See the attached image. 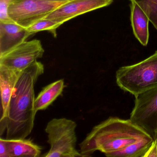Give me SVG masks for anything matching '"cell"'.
Here are the masks:
<instances>
[{
  "label": "cell",
  "mask_w": 157,
  "mask_h": 157,
  "mask_svg": "<svg viewBox=\"0 0 157 157\" xmlns=\"http://www.w3.org/2000/svg\"><path fill=\"white\" fill-rule=\"evenodd\" d=\"M44 67L36 60L22 71L18 78L5 117L0 119L1 136L6 139H25L31 134L36 112L34 88Z\"/></svg>",
  "instance_id": "cell-1"
},
{
  "label": "cell",
  "mask_w": 157,
  "mask_h": 157,
  "mask_svg": "<svg viewBox=\"0 0 157 157\" xmlns=\"http://www.w3.org/2000/svg\"><path fill=\"white\" fill-rule=\"evenodd\" d=\"M151 137L130 119L110 117L93 128L80 143L82 157L99 151L105 155L120 150L140 140Z\"/></svg>",
  "instance_id": "cell-2"
},
{
  "label": "cell",
  "mask_w": 157,
  "mask_h": 157,
  "mask_svg": "<svg viewBox=\"0 0 157 157\" xmlns=\"http://www.w3.org/2000/svg\"><path fill=\"white\" fill-rule=\"evenodd\" d=\"M116 81L121 90L134 96L157 88V50L140 62L119 68Z\"/></svg>",
  "instance_id": "cell-3"
},
{
  "label": "cell",
  "mask_w": 157,
  "mask_h": 157,
  "mask_svg": "<svg viewBox=\"0 0 157 157\" xmlns=\"http://www.w3.org/2000/svg\"><path fill=\"white\" fill-rule=\"evenodd\" d=\"M75 121L66 118H55L46 127L48 143L50 145L45 157H82L76 149L77 137Z\"/></svg>",
  "instance_id": "cell-4"
},
{
  "label": "cell",
  "mask_w": 157,
  "mask_h": 157,
  "mask_svg": "<svg viewBox=\"0 0 157 157\" xmlns=\"http://www.w3.org/2000/svg\"><path fill=\"white\" fill-rule=\"evenodd\" d=\"M68 1L14 0L9 6L8 13L13 21L27 28Z\"/></svg>",
  "instance_id": "cell-5"
},
{
  "label": "cell",
  "mask_w": 157,
  "mask_h": 157,
  "mask_svg": "<svg viewBox=\"0 0 157 157\" xmlns=\"http://www.w3.org/2000/svg\"><path fill=\"white\" fill-rule=\"evenodd\" d=\"M130 115L134 124L145 130L153 139L157 137V88L136 95Z\"/></svg>",
  "instance_id": "cell-6"
},
{
  "label": "cell",
  "mask_w": 157,
  "mask_h": 157,
  "mask_svg": "<svg viewBox=\"0 0 157 157\" xmlns=\"http://www.w3.org/2000/svg\"><path fill=\"white\" fill-rule=\"evenodd\" d=\"M44 50L37 39L24 41L0 56V65L22 71L41 58Z\"/></svg>",
  "instance_id": "cell-7"
},
{
  "label": "cell",
  "mask_w": 157,
  "mask_h": 157,
  "mask_svg": "<svg viewBox=\"0 0 157 157\" xmlns=\"http://www.w3.org/2000/svg\"><path fill=\"white\" fill-rule=\"evenodd\" d=\"M113 1V0H69L44 19L63 24L77 16L109 6Z\"/></svg>",
  "instance_id": "cell-8"
},
{
  "label": "cell",
  "mask_w": 157,
  "mask_h": 157,
  "mask_svg": "<svg viewBox=\"0 0 157 157\" xmlns=\"http://www.w3.org/2000/svg\"><path fill=\"white\" fill-rule=\"evenodd\" d=\"M31 35L14 22H0V56L26 40Z\"/></svg>",
  "instance_id": "cell-9"
},
{
  "label": "cell",
  "mask_w": 157,
  "mask_h": 157,
  "mask_svg": "<svg viewBox=\"0 0 157 157\" xmlns=\"http://www.w3.org/2000/svg\"><path fill=\"white\" fill-rule=\"evenodd\" d=\"M21 71L0 65V88L2 103L1 119L3 118L6 115L16 82Z\"/></svg>",
  "instance_id": "cell-10"
},
{
  "label": "cell",
  "mask_w": 157,
  "mask_h": 157,
  "mask_svg": "<svg viewBox=\"0 0 157 157\" xmlns=\"http://www.w3.org/2000/svg\"><path fill=\"white\" fill-rule=\"evenodd\" d=\"M130 21L135 37L141 45L146 46L149 41L148 18L140 7L134 2H131Z\"/></svg>",
  "instance_id": "cell-11"
},
{
  "label": "cell",
  "mask_w": 157,
  "mask_h": 157,
  "mask_svg": "<svg viewBox=\"0 0 157 157\" xmlns=\"http://www.w3.org/2000/svg\"><path fill=\"white\" fill-rule=\"evenodd\" d=\"M25 139H3L9 157H40L41 147Z\"/></svg>",
  "instance_id": "cell-12"
},
{
  "label": "cell",
  "mask_w": 157,
  "mask_h": 157,
  "mask_svg": "<svg viewBox=\"0 0 157 157\" xmlns=\"http://www.w3.org/2000/svg\"><path fill=\"white\" fill-rule=\"evenodd\" d=\"M66 87L63 79L56 81L45 87L35 101L36 112L45 110L62 94Z\"/></svg>",
  "instance_id": "cell-13"
},
{
  "label": "cell",
  "mask_w": 157,
  "mask_h": 157,
  "mask_svg": "<svg viewBox=\"0 0 157 157\" xmlns=\"http://www.w3.org/2000/svg\"><path fill=\"white\" fill-rule=\"evenodd\" d=\"M152 137L143 139L124 148L105 154L107 157H143L153 142Z\"/></svg>",
  "instance_id": "cell-14"
},
{
  "label": "cell",
  "mask_w": 157,
  "mask_h": 157,
  "mask_svg": "<svg viewBox=\"0 0 157 157\" xmlns=\"http://www.w3.org/2000/svg\"><path fill=\"white\" fill-rule=\"evenodd\" d=\"M137 4L157 31V0H129Z\"/></svg>",
  "instance_id": "cell-15"
},
{
  "label": "cell",
  "mask_w": 157,
  "mask_h": 157,
  "mask_svg": "<svg viewBox=\"0 0 157 157\" xmlns=\"http://www.w3.org/2000/svg\"><path fill=\"white\" fill-rule=\"evenodd\" d=\"M61 23L48 19L40 20L26 28L30 34L32 35L41 31H47L52 33L54 36H56V29L61 25Z\"/></svg>",
  "instance_id": "cell-16"
},
{
  "label": "cell",
  "mask_w": 157,
  "mask_h": 157,
  "mask_svg": "<svg viewBox=\"0 0 157 157\" xmlns=\"http://www.w3.org/2000/svg\"><path fill=\"white\" fill-rule=\"evenodd\" d=\"M14 0H0V22H13L8 13L10 4Z\"/></svg>",
  "instance_id": "cell-17"
},
{
  "label": "cell",
  "mask_w": 157,
  "mask_h": 157,
  "mask_svg": "<svg viewBox=\"0 0 157 157\" xmlns=\"http://www.w3.org/2000/svg\"><path fill=\"white\" fill-rule=\"evenodd\" d=\"M143 157H157V139L154 140Z\"/></svg>",
  "instance_id": "cell-18"
},
{
  "label": "cell",
  "mask_w": 157,
  "mask_h": 157,
  "mask_svg": "<svg viewBox=\"0 0 157 157\" xmlns=\"http://www.w3.org/2000/svg\"><path fill=\"white\" fill-rule=\"evenodd\" d=\"M0 157H9L3 139L0 138Z\"/></svg>",
  "instance_id": "cell-19"
},
{
  "label": "cell",
  "mask_w": 157,
  "mask_h": 157,
  "mask_svg": "<svg viewBox=\"0 0 157 157\" xmlns=\"http://www.w3.org/2000/svg\"><path fill=\"white\" fill-rule=\"evenodd\" d=\"M48 1H68V0H48Z\"/></svg>",
  "instance_id": "cell-20"
},
{
  "label": "cell",
  "mask_w": 157,
  "mask_h": 157,
  "mask_svg": "<svg viewBox=\"0 0 157 157\" xmlns=\"http://www.w3.org/2000/svg\"></svg>",
  "instance_id": "cell-21"
}]
</instances>
